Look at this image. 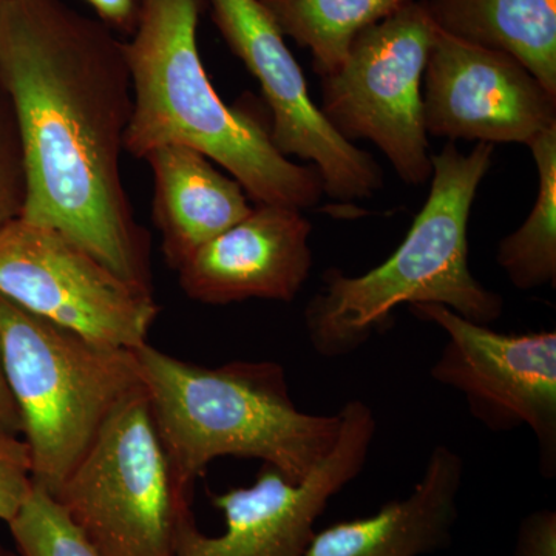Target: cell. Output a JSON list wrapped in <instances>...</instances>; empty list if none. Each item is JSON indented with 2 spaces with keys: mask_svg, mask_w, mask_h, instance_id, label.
I'll list each match as a JSON object with an SVG mask.
<instances>
[{
  "mask_svg": "<svg viewBox=\"0 0 556 556\" xmlns=\"http://www.w3.org/2000/svg\"><path fill=\"white\" fill-rule=\"evenodd\" d=\"M0 87L24 155L20 218L153 291L150 233L121 175L134 112L124 40L64 0H9L0 7Z\"/></svg>",
  "mask_w": 556,
  "mask_h": 556,
  "instance_id": "obj_1",
  "label": "cell"
},
{
  "mask_svg": "<svg viewBox=\"0 0 556 556\" xmlns=\"http://www.w3.org/2000/svg\"><path fill=\"white\" fill-rule=\"evenodd\" d=\"M207 0H144L124 42L134 90L126 152L138 160L163 146H186L229 172L257 204L316 207L324 182L270 141L269 127L223 102L201 61L197 30Z\"/></svg>",
  "mask_w": 556,
  "mask_h": 556,
  "instance_id": "obj_2",
  "label": "cell"
},
{
  "mask_svg": "<svg viewBox=\"0 0 556 556\" xmlns=\"http://www.w3.org/2000/svg\"><path fill=\"white\" fill-rule=\"evenodd\" d=\"M153 420L179 484L219 457L258 459L291 481L308 477L338 442L339 413L302 412L287 372L273 361H236L208 368L149 343L135 350Z\"/></svg>",
  "mask_w": 556,
  "mask_h": 556,
  "instance_id": "obj_3",
  "label": "cell"
},
{
  "mask_svg": "<svg viewBox=\"0 0 556 556\" xmlns=\"http://www.w3.org/2000/svg\"><path fill=\"white\" fill-rule=\"evenodd\" d=\"M493 152V144L477 142L464 155L448 142L431 155L430 193L401 247L362 276L325 270L324 287L305 309L306 332L317 354L336 358L361 350L388 328L401 305L447 306L479 325L503 316V295L485 288L468 266V219Z\"/></svg>",
  "mask_w": 556,
  "mask_h": 556,
  "instance_id": "obj_4",
  "label": "cell"
},
{
  "mask_svg": "<svg viewBox=\"0 0 556 556\" xmlns=\"http://www.w3.org/2000/svg\"><path fill=\"white\" fill-rule=\"evenodd\" d=\"M0 350L33 482L54 496L109 417L144 390L137 354L83 338L2 294Z\"/></svg>",
  "mask_w": 556,
  "mask_h": 556,
  "instance_id": "obj_5",
  "label": "cell"
},
{
  "mask_svg": "<svg viewBox=\"0 0 556 556\" xmlns=\"http://www.w3.org/2000/svg\"><path fill=\"white\" fill-rule=\"evenodd\" d=\"M53 497L104 556H172L193 493L179 484L146 390L109 417Z\"/></svg>",
  "mask_w": 556,
  "mask_h": 556,
  "instance_id": "obj_6",
  "label": "cell"
},
{
  "mask_svg": "<svg viewBox=\"0 0 556 556\" xmlns=\"http://www.w3.org/2000/svg\"><path fill=\"white\" fill-rule=\"evenodd\" d=\"M438 27L413 0L358 33L345 61L321 76V113L346 141L368 139L409 186L433 175L422 115V78Z\"/></svg>",
  "mask_w": 556,
  "mask_h": 556,
  "instance_id": "obj_7",
  "label": "cell"
},
{
  "mask_svg": "<svg viewBox=\"0 0 556 556\" xmlns=\"http://www.w3.org/2000/svg\"><path fill=\"white\" fill-rule=\"evenodd\" d=\"M0 294L36 316L113 348L146 345L161 306L75 241L17 218L0 230Z\"/></svg>",
  "mask_w": 556,
  "mask_h": 556,
  "instance_id": "obj_8",
  "label": "cell"
},
{
  "mask_svg": "<svg viewBox=\"0 0 556 556\" xmlns=\"http://www.w3.org/2000/svg\"><path fill=\"white\" fill-rule=\"evenodd\" d=\"M339 415L338 442L308 477L291 481L263 464L254 484L208 493L225 518V532L208 536L189 518L172 556H303L331 497L364 470L378 430L365 402H346Z\"/></svg>",
  "mask_w": 556,
  "mask_h": 556,
  "instance_id": "obj_9",
  "label": "cell"
},
{
  "mask_svg": "<svg viewBox=\"0 0 556 556\" xmlns=\"http://www.w3.org/2000/svg\"><path fill=\"white\" fill-rule=\"evenodd\" d=\"M438 325L447 343L431 378L466 396L471 415L492 431L527 426L535 434L540 471L556 473V332L504 334L447 306H408Z\"/></svg>",
  "mask_w": 556,
  "mask_h": 556,
  "instance_id": "obj_10",
  "label": "cell"
},
{
  "mask_svg": "<svg viewBox=\"0 0 556 556\" xmlns=\"http://www.w3.org/2000/svg\"><path fill=\"white\" fill-rule=\"evenodd\" d=\"M207 5L230 51L262 87L278 152L316 167L329 199H371L382 188V167L367 150L346 141L311 100L303 70L265 7L258 0H207Z\"/></svg>",
  "mask_w": 556,
  "mask_h": 556,
  "instance_id": "obj_11",
  "label": "cell"
},
{
  "mask_svg": "<svg viewBox=\"0 0 556 556\" xmlns=\"http://www.w3.org/2000/svg\"><path fill=\"white\" fill-rule=\"evenodd\" d=\"M427 135L529 148L556 127V94L503 51L439 31L424 72Z\"/></svg>",
  "mask_w": 556,
  "mask_h": 556,
  "instance_id": "obj_12",
  "label": "cell"
},
{
  "mask_svg": "<svg viewBox=\"0 0 556 556\" xmlns=\"http://www.w3.org/2000/svg\"><path fill=\"white\" fill-rule=\"evenodd\" d=\"M311 232L300 208L257 204L177 270L179 287L206 305L251 299L292 302L313 268Z\"/></svg>",
  "mask_w": 556,
  "mask_h": 556,
  "instance_id": "obj_13",
  "label": "cell"
},
{
  "mask_svg": "<svg viewBox=\"0 0 556 556\" xmlns=\"http://www.w3.org/2000/svg\"><path fill=\"white\" fill-rule=\"evenodd\" d=\"M464 471L459 453L437 445L405 500L391 501L371 517L314 532L303 556H419L448 546Z\"/></svg>",
  "mask_w": 556,
  "mask_h": 556,
  "instance_id": "obj_14",
  "label": "cell"
},
{
  "mask_svg": "<svg viewBox=\"0 0 556 556\" xmlns=\"http://www.w3.org/2000/svg\"><path fill=\"white\" fill-rule=\"evenodd\" d=\"M144 161L153 174V223L172 269L251 214L247 190L203 153L170 144L153 149Z\"/></svg>",
  "mask_w": 556,
  "mask_h": 556,
  "instance_id": "obj_15",
  "label": "cell"
},
{
  "mask_svg": "<svg viewBox=\"0 0 556 556\" xmlns=\"http://www.w3.org/2000/svg\"><path fill=\"white\" fill-rule=\"evenodd\" d=\"M438 30L503 51L556 94V0H422Z\"/></svg>",
  "mask_w": 556,
  "mask_h": 556,
  "instance_id": "obj_16",
  "label": "cell"
},
{
  "mask_svg": "<svg viewBox=\"0 0 556 556\" xmlns=\"http://www.w3.org/2000/svg\"><path fill=\"white\" fill-rule=\"evenodd\" d=\"M288 36L313 54L320 76L345 61L358 33L378 24L413 0H258Z\"/></svg>",
  "mask_w": 556,
  "mask_h": 556,
  "instance_id": "obj_17",
  "label": "cell"
},
{
  "mask_svg": "<svg viewBox=\"0 0 556 556\" xmlns=\"http://www.w3.org/2000/svg\"><path fill=\"white\" fill-rule=\"evenodd\" d=\"M538 170V195L521 228L497 247L496 262L522 291L555 287L556 281V127L529 146Z\"/></svg>",
  "mask_w": 556,
  "mask_h": 556,
  "instance_id": "obj_18",
  "label": "cell"
},
{
  "mask_svg": "<svg viewBox=\"0 0 556 556\" xmlns=\"http://www.w3.org/2000/svg\"><path fill=\"white\" fill-rule=\"evenodd\" d=\"M7 526L22 556H104L80 532L61 504L36 484Z\"/></svg>",
  "mask_w": 556,
  "mask_h": 556,
  "instance_id": "obj_19",
  "label": "cell"
},
{
  "mask_svg": "<svg viewBox=\"0 0 556 556\" xmlns=\"http://www.w3.org/2000/svg\"><path fill=\"white\" fill-rule=\"evenodd\" d=\"M27 181L20 127L9 94L0 87V230L21 217Z\"/></svg>",
  "mask_w": 556,
  "mask_h": 556,
  "instance_id": "obj_20",
  "label": "cell"
},
{
  "mask_svg": "<svg viewBox=\"0 0 556 556\" xmlns=\"http://www.w3.org/2000/svg\"><path fill=\"white\" fill-rule=\"evenodd\" d=\"M30 450L21 437L0 434V521L9 525L30 496Z\"/></svg>",
  "mask_w": 556,
  "mask_h": 556,
  "instance_id": "obj_21",
  "label": "cell"
},
{
  "mask_svg": "<svg viewBox=\"0 0 556 556\" xmlns=\"http://www.w3.org/2000/svg\"><path fill=\"white\" fill-rule=\"evenodd\" d=\"M515 556H556V514L533 511L519 527Z\"/></svg>",
  "mask_w": 556,
  "mask_h": 556,
  "instance_id": "obj_22",
  "label": "cell"
},
{
  "mask_svg": "<svg viewBox=\"0 0 556 556\" xmlns=\"http://www.w3.org/2000/svg\"><path fill=\"white\" fill-rule=\"evenodd\" d=\"M97 13L98 21L113 33L131 38L141 22L144 0H86Z\"/></svg>",
  "mask_w": 556,
  "mask_h": 556,
  "instance_id": "obj_23",
  "label": "cell"
},
{
  "mask_svg": "<svg viewBox=\"0 0 556 556\" xmlns=\"http://www.w3.org/2000/svg\"><path fill=\"white\" fill-rule=\"evenodd\" d=\"M0 434H9V437H21L22 434L20 409L14 404L9 382H7L2 350H0Z\"/></svg>",
  "mask_w": 556,
  "mask_h": 556,
  "instance_id": "obj_24",
  "label": "cell"
},
{
  "mask_svg": "<svg viewBox=\"0 0 556 556\" xmlns=\"http://www.w3.org/2000/svg\"><path fill=\"white\" fill-rule=\"evenodd\" d=\"M0 556H22L16 547L7 546L0 541Z\"/></svg>",
  "mask_w": 556,
  "mask_h": 556,
  "instance_id": "obj_25",
  "label": "cell"
},
{
  "mask_svg": "<svg viewBox=\"0 0 556 556\" xmlns=\"http://www.w3.org/2000/svg\"><path fill=\"white\" fill-rule=\"evenodd\" d=\"M5 2H9V0H0V7H2Z\"/></svg>",
  "mask_w": 556,
  "mask_h": 556,
  "instance_id": "obj_26",
  "label": "cell"
}]
</instances>
